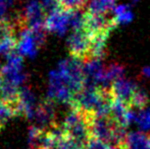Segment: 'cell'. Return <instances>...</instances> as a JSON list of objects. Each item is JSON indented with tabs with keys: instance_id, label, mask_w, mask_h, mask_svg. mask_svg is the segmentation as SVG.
<instances>
[{
	"instance_id": "cell-1",
	"label": "cell",
	"mask_w": 150,
	"mask_h": 149,
	"mask_svg": "<svg viewBox=\"0 0 150 149\" xmlns=\"http://www.w3.org/2000/svg\"><path fill=\"white\" fill-rule=\"evenodd\" d=\"M91 136L96 139L110 144L115 147H120L126 138L125 128L110 117H90L89 119Z\"/></svg>"
},
{
	"instance_id": "cell-2",
	"label": "cell",
	"mask_w": 150,
	"mask_h": 149,
	"mask_svg": "<svg viewBox=\"0 0 150 149\" xmlns=\"http://www.w3.org/2000/svg\"><path fill=\"white\" fill-rule=\"evenodd\" d=\"M92 46V38L84 28L74 30L69 38V50L74 58L89 60Z\"/></svg>"
},
{
	"instance_id": "cell-3",
	"label": "cell",
	"mask_w": 150,
	"mask_h": 149,
	"mask_svg": "<svg viewBox=\"0 0 150 149\" xmlns=\"http://www.w3.org/2000/svg\"><path fill=\"white\" fill-rule=\"evenodd\" d=\"M74 10H65L60 6L46 16L45 29L49 32L63 35L71 26V14Z\"/></svg>"
},
{
	"instance_id": "cell-4",
	"label": "cell",
	"mask_w": 150,
	"mask_h": 149,
	"mask_svg": "<svg viewBox=\"0 0 150 149\" xmlns=\"http://www.w3.org/2000/svg\"><path fill=\"white\" fill-rule=\"evenodd\" d=\"M43 39V33H38L31 29H23L21 38L18 41V52L23 55H34L37 52V46Z\"/></svg>"
},
{
	"instance_id": "cell-5",
	"label": "cell",
	"mask_w": 150,
	"mask_h": 149,
	"mask_svg": "<svg viewBox=\"0 0 150 149\" xmlns=\"http://www.w3.org/2000/svg\"><path fill=\"white\" fill-rule=\"evenodd\" d=\"M138 88L139 87L137 86V84L135 82L131 81V80L122 79V78L115 81L109 86L110 93L115 97L119 98L122 101H124L129 107H130L131 101H132L133 97H134Z\"/></svg>"
},
{
	"instance_id": "cell-6",
	"label": "cell",
	"mask_w": 150,
	"mask_h": 149,
	"mask_svg": "<svg viewBox=\"0 0 150 149\" xmlns=\"http://www.w3.org/2000/svg\"><path fill=\"white\" fill-rule=\"evenodd\" d=\"M120 149H150V134L131 132L127 134Z\"/></svg>"
},
{
	"instance_id": "cell-7",
	"label": "cell",
	"mask_w": 150,
	"mask_h": 149,
	"mask_svg": "<svg viewBox=\"0 0 150 149\" xmlns=\"http://www.w3.org/2000/svg\"><path fill=\"white\" fill-rule=\"evenodd\" d=\"M34 117L42 127H47L48 129L56 125L54 123V108L50 102H43L37 107Z\"/></svg>"
},
{
	"instance_id": "cell-8",
	"label": "cell",
	"mask_w": 150,
	"mask_h": 149,
	"mask_svg": "<svg viewBox=\"0 0 150 149\" xmlns=\"http://www.w3.org/2000/svg\"><path fill=\"white\" fill-rule=\"evenodd\" d=\"M115 0H89L87 12L95 16H106L109 11L115 10Z\"/></svg>"
},
{
	"instance_id": "cell-9",
	"label": "cell",
	"mask_w": 150,
	"mask_h": 149,
	"mask_svg": "<svg viewBox=\"0 0 150 149\" xmlns=\"http://www.w3.org/2000/svg\"><path fill=\"white\" fill-rule=\"evenodd\" d=\"M125 73V68L120 64L112 62L106 68L105 71V80H106V87H109L111 84L117 80L122 78Z\"/></svg>"
},
{
	"instance_id": "cell-10",
	"label": "cell",
	"mask_w": 150,
	"mask_h": 149,
	"mask_svg": "<svg viewBox=\"0 0 150 149\" xmlns=\"http://www.w3.org/2000/svg\"><path fill=\"white\" fill-rule=\"evenodd\" d=\"M16 47H18V40L16 34L7 35L0 39V56L11 55Z\"/></svg>"
},
{
	"instance_id": "cell-11",
	"label": "cell",
	"mask_w": 150,
	"mask_h": 149,
	"mask_svg": "<svg viewBox=\"0 0 150 149\" xmlns=\"http://www.w3.org/2000/svg\"><path fill=\"white\" fill-rule=\"evenodd\" d=\"M113 12H115V16L112 18V20L115 22V24L117 25V27L119 25L131 22L133 18V13L128 5L117 6L115 8V10H113Z\"/></svg>"
},
{
	"instance_id": "cell-12",
	"label": "cell",
	"mask_w": 150,
	"mask_h": 149,
	"mask_svg": "<svg viewBox=\"0 0 150 149\" xmlns=\"http://www.w3.org/2000/svg\"><path fill=\"white\" fill-rule=\"evenodd\" d=\"M148 102H149V99H148L147 93L144 90L139 87L138 90L136 91V93H135L134 97H133L132 101H131L130 108L131 109L143 110V109H145V107L147 106Z\"/></svg>"
},
{
	"instance_id": "cell-13",
	"label": "cell",
	"mask_w": 150,
	"mask_h": 149,
	"mask_svg": "<svg viewBox=\"0 0 150 149\" xmlns=\"http://www.w3.org/2000/svg\"><path fill=\"white\" fill-rule=\"evenodd\" d=\"M59 6L65 10H80L89 2V0H57Z\"/></svg>"
},
{
	"instance_id": "cell-14",
	"label": "cell",
	"mask_w": 150,
	"mask_h": 149,
	"mask_svg": "<svg viewBox=\"0 0 150 149\" xmlns=\"http://www.w3.org/2000/svg\"><path fill=\"white\" fill-rule=\"evenodd\" d=\"M137 124L139 127L143 130H148L150 129V110L149 109H143L140 110L138 115H136Z\"/></svg>"
},
{
	"instance_id": "cell-15",
	"label": "cell",
	"mask_w": 150,
	"mask_h": 149,
	"mask_svg": "<svg viewBox=\"0 0 150 149\" xmlns=\"http://www.w3.org/2000/svg\"><path fill=\"white\" fill-rule=\"evenodd\" d=\"M84 149H115V147L110 145V144L106 143V142H103L94 137H91L90 140L85 145Z\"/></svg>"
},
{
	"instance_id": "cell-16",
	"label": "cell",
	"mask_w": 150,
	"mask_h": 149,
	"mask_svg": "<svg viewBox=\"0 0 150 149\" xmlns=\"http://www.w3.org/2000/svg\"><path fill=\"white\" fill-rule=\"evenodd\" d=\"M142 75L145 76V77H147V78H150V66H147V68H143Z\"/></svg>"
},
{
	"instance_id": "cell-17",
	"label": "cell",
	"mask_w": 150,
	"mask_h": 149,
	"mask_svg": "<svg viewBox=\"0 0 150 149\" xmlns=\"http://www.w3.org/2000/svg\"><path fill=\"white\" fill-rule=\"evenodd\" d=\"M2 84H3V71H2V68L0 66V91H1Z\"/></svg>"
},
{
	"instance_id": "cell-18",
	"label": "cell",
	"mask_w": 150,
	"mask_h": 149,
	"mask_svg": "<svg viewBox=\"0 0 150 149\" xmlns=\"http://www.w3.org/2000/svg\"><path fill=\"white\" fill-rule=\"evenodd\" d=\"M0 129H1V128H0Z\"/></svg>"
}]
</instances>
